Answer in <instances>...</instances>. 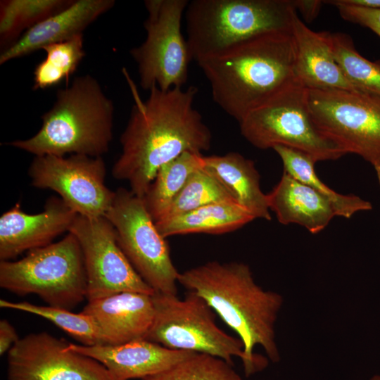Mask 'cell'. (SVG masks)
Here are the masks:
<instances>
[{"label":"cell","instance_id":"obj_1","mask_svg":"<svg viewBox=\"0 0 380 380\" xmlns=\"http://www.w3.org/2000/svg\"><path fill=\"white\" fill-rule=\"evenodd\" d=\"M130 87L134 101L112 175L128 182L129 190L144 198L163 165L186 151L209 150L212 134L194 106L197 87L163 90L155 86L144 101L132 82Z\"/></svg>","mask_w":380,"mask_h":380},{"label":"cell","instance_id":"obj_2","mask_svg":"<svg viewBox=\"0 0 380 380\" xmlns=\"http://www.w3.org/2000/svg\"><path fill=\"white\" fill-rule=\"evenodd\" d=\"M178 282L201 296L238 334L243 345L246 376L267 365L266 357L254 353L256 346L272 362L279 361L274 327L283 298L260 286L247 264L207 262L179 272Z\"/></svg>","mask_w":380,"mask_h":380},{"label":"cell","instance_id":"obj_3","mask_svg":"<svg viewBox=\"0 0 380 380\" xmlns=\"http://www.w3.org/2000/svg\"><path fill=\"white\" fill-rule=\"evenodd\" d=\"M295 42L289 32L262 34L198 63L213 101L238 122L295 78Z\"/></svg>","mask_w":380,"mask_h":380},{"label":"cell","instance_id":"obj_4","mask_svg":"<svg viewBox=\"0 0 380 380\" xmlns=\"http://www.w3.org/2000/svg\"><path fill=\"white\" fill-rule=\"evenodd\" d=\"M114 106L96 78L84 75L58 90L53 106L42 115L32 137L6 145L35 156L67 154L101 157L113 139Z\"/></svg>","mask_w":380,"mask_h":380},{"label":"cell","instance_id":"obj_5","mask_svg":"<svg viewBox=\"0 0 380 380\" xmlns=\"http://www.w3.org/2000/svg\"><path fill=\"white\" fill-rule=\"evenodd\" d=\"M293 0H193L185 11L187 43L197 63L252 38L289 32Z\"/></svg>","mask_w":380,"mask_h":380},{"label":"cell","instance_id":"obj_6","mask_svg":"<svg viewBox=\"0 0 380 380\" xmlns=\"http://www.w3.org/2000/svg\"><path fill=\"white\" fill-rule=\"evenodd\" d=\"M0 286L19 296L37 295L48 305L72 310L87 299V274L77 237L28 251L16 261L0 262Z\"/></svg>","mask_w":380,"mask_h":380},{"label":"cell","instance_id":"obj_7","mask_svg":"<svg viewBox=\"0 0 380 380\" xmlns=\"http://www.w3.org/2000/svg\"><path fill=\"white\" fill-rule=\"evenodd\" d=\"M241 135L265 150L283 146L302 151L317 163L344 153L317 128L311 116L308 90L296 79L239 122Z\"/></svg>","mask_w":380,"mask_h":380},{"label":"cell","instance_id":"obj_8","mask_svg":"<svg viewBox=\"0 0 380 380\" xmlns=\"http://www.w3.org/2000/svg\"><path fill=\"white\" fill-rule=\"evenodd\" d=\"M155 315L145 339L172 350L205 353L233 365L232 357L244 358L243 345L215 323V311L196 293L184 299L154 293Z\"/></svg>","mask_w":380,"mask_h":380},{"label":"cell","instance_id":"obj_9","mask_svg":"<svg viewBox=\"0 0 380 380\" xmlns=\"http://www.w3.org/2000/svg\"><path fill=\"white\" fill-rule=\"evenodd\" d=\"M104 216L113 226L127 258L154 293L177 295L179 272L143 198L118 188Z\"/></svg>","mask_w":380,"mask_h":380},{"label":"cell","instance_id":"obj_10","mask_svg":"<svg viewBox=\"0 0 380 380\" xmlns=\"http://www.w3.org/2000/svg\"><path fill=\"white\" fill-rule=\"evenodd\" d=\"M187 0H146L144 42L129 53L137 65L140 85L145 90L181 88L188 79L192 57L181 25Z\"/></svg>","mask_w":380,"mask_h":380},{"label":"cell","instance_id":"obj_11","mask_svg":"<svg viewBox=\"0 0 380 380\" xmlns=\"http://www.w3.org/2000/svg\"><path fill=\"white\" fill-rule=\"evenodd\" d=\"M308 90L312 120L346 153L380 168V96L363 91Z\"/></svg>","mask_w":380,"mask_h":380},{"label":"cell","instance_id":"obj_12","mask_svg":"<svg viewBox=\"0 0 380 380\" xmlns=\"http://www.w3.org/2000/svg\"><path fill=\"white\" fill-rule=\"evenodd\" d=\"M68 232L77 237L82 251L87 301L125 291L154 293L127 258L105 216L77 215Z\"/></svg>","mask_w":380,"mask_h":380},{"label":"cell","instance_id":"obj_13","mask_svg":"<svg viewBox=\"0 0 380 380\" xmlns=\"http://www.w3.org/2000/svg\"><path fill=\"white\" fill-rule=\"evenodd\" d=\"M28 175L33 186L54 191L80 215L104 216L113 200L115 191L105 183L106 167L102 157L35 156Z\"/></svg>","mask_w":380,"mask_h":380},{"label":"cell","instance_id":"obj_14","mask_svg":"<svg viewBox=\"0 0 380 380\" xmlns=\"http://www.w3.org/2000/svg\"><path fill=\"white\" fill-rule=\"evenodd\" d=\"M46 332L30 334L7 354L8 380H113L98 361Z\"/></svg>","mask_w":380,"mask_h":380},{"label":"cell","instance_id":"obj_15","mask_svg":"<svg viewBox=\"0 0 380 380\" xmlns=\"http://www.w3.org/2000/svg\"><path fill=\"white\" fill-rule=\"evenodd\" d=\"M77 215L56 196L47 199L43 211L37 214H27L20 202L15 203L0 217L1 261L51 243L58 235L69 232Z\"/></svg>","mask_w":380,"mask_h":380},{"label":"cell","instance_id":"obj_16","mask_svg":"<svg viewBox=\"0 0 380 380\" xmlns=\"http://www.w3.org/2000/svg\"><path fill=\"white\" fill-rule=\"evenodd\" d=\"M68 348L100 362L113 380L143 379L168 369L195 353L170 349L146 339L120 345L69 343Z\"/></svg>","mask_w":380,"mask_h":380},{"label":"cell","instance_id":"obj_17","mask_svg":"<svg viewBox=\"0 0 380 380\" xmlns=\"http://www.w3.org/2000/svg\"><path fill=\"white\" fill-rule=\"evenodd\" d=\"M153 295L120 292L88 301L82 312L94 319L107 344L145 339L155 315Z\"/></svg>","mask_w":380,"mask_h":380},{"label":"cell","instance_id":"obj_18","mask_svg":"<svg viewBox=\"0 0 380 380\" xmlns=\"http://www.w3.org/2000/svg\"><path fill=\"white\" fill-rule=\"evenodd\" d=\"M291 34L296 47L295 78L307 89L361 91L343 74L335 60L329 32H315L294 14Z\"/></svg>","mask_w":380,"mask_h":380},{"label":"cell","instance_id":"obj_19","mask_svg":"<svg viewBox=\"0 0 380 380\" xmlns=\"http://www.w3.org/2000/svg\"><path fill=\"white\" fill-rule=\"evenodd\" d=\"M113 0H77L25 32L0 55V64L83 34L84 30L114 5Z\"/></svg>","mask_w":380,"mask_h":380},{"label":"cell","instance_id":"obj_20","mask_svg":"<svg viewBox=\"0 0 380 380\" xmlns=\"http://www.w3.org/2000/svg\"><path fill=\"white\" fill-rule=\"evenodd\" d=\"M267 199L281 224H297L312 234L322 231L336 216L325 197L286 172Z\"/></svg>","mask_w":380,"mask_h":380},{"label":"cell","instance_id":"obj_21","mask_svg":"<svg viewBox=\"0 0 380 380\" xmlns=\"http://www.w3.org/2000/svg\"><path fill=\"white\" fill-rule=\"evenodd\" d=\"M204 167L224 186L237 205L254 219L271 220L267 194L254 162L236 152L203 156Z\"/></svg>","mask_w":380,"mask_h":380},{"label":"cell","instance_id":"obj_22","mask_svg":"<svg viewBox=\"0 0 380 380\" xmlns=\"http://www.w3.org/2000/svg\"><path fill=\"white\" fill-rule=\"evenodd\" d=\"M254 217L234 203H211L162 219L156 225L164 237L188 234H220L235 231Z\"/></svg>","mask_w":380,"mask_h":380},{"label":"cell","instance_id":"obj_23","mask_svg":"<svg viewBox=\"0 0 380 380\" xmlns=\"http://www.w3.org/2000/svg\"><path fill=\"white\" fill-rule=\"evenodd\" d=\"M203 166L202 153L186 151L158 170L143 198L155 222L166 214L190 175Z\"/></svg>","mask_w":380,"mask_h":380},{"label":"cell","instance_id":"obj_24","mask_svg":"<svg viewBox=\"0 0 380 380\" xmlns=\"http://www.w3.org/2000/svg\"><path fill=\"white\" fill-rule=\"evenodd\" d=\"M272 149L281 158L284 172L325 197L332 204L336 216L350 218L357 212L372 208L369 201L357 196L341 194L329 188L317 175L316 162L306 153L283 146H277Z\"/></svg>","mask_w":380,"mask_h":380},{"label":"cell","instance_id":"obj_25","mask_svg":"<svg viewBox=\"0 0 380 380\" xmlns=\"http://www.w3.org/2000/svg\"><path fill=\"white\" fill-rule=\"evenodd\" d=\"M72 2V0L1 1V44L9 47L21 37L23 32L63 10Z\"/></svg>","mask_w":380,"mask_h":380},{"label":"cell","instance_id":"obj_26","mask_svg":"<svg viewBox=\"0 0 380 380\" xmlns=\"http://www.w3.org/2000/svg\"><path fill=\"white\" fill-rule=\"evenodd\" d=\"M43 50L46 57L34 68L33 89L50 88L64 80L68 85L85 56L83 34L46 46Z\"/></svg>","mask_w":380,"mask_h":380},{"label":"cell","instance_id":"obj_27","mask_svg":"<svg viewBox=\"0 0 380 380\" xmlns=\"http://www.w3.org/2000/svg\"><path fill=\"white\" fill-rule=\"evenodd\" d=\"M2 308H9L29 312L44 317L63 329L84 346L107 344L103 335L94 319L86 314L75 313L69 310L37 305L23 302L0 300Z\"/></svg>","mask_w":380,"mask_h":380},{"label":"cell","instance_id":"obj_28","mask_svg":"<svg viewBox=\"0 0 380 380\" xmlns=\"http://www.w3.org/2000/svg\"><path fill=\"white\" fill-rule=\"evenodd\" d=\"M329 39L335 60L350 82L361 91L380 96V61L360 55L344 33L329 32Z\"/></svg>","mask_w":380,"mask_h":380},{"label":"cell","instance_id":"obj_29","mask_svg":"<svg viewBox=\"0 0 380 380\" xmlns=\"http://www.w3.org/2000/svg\"><path fill=\"white\" fill-rule=\"evenodd\" d=\"M217 203H236L220 182L203 166L190 175L160 220Z\"/></svg>","mask_w":380,"mask_h":380},{"label":"cell","instance_id":"obj_30","mask_svg":"<svg viewBox=\"0 0 380 380\" xmlns=\"http://www.w3.org/2000/svg\"><path fill=\"white\" fill-rule=\"evenodd\" d=\"M141 380H242L224 360L194 353L185 360L157 374Z\"/></svg>","mask_w":380,"mask_h":380},{"label":"cell","instance_id":"obj_31","mask_svg":"<svg viewBox=\"0 0 380 380\" xmlns=\"http://www.w3.org/2000/svg\"><path fill=\"white\" fill-rule=\"evenodd\" d=\"M334 6L344 20L369 28L380 37V9H369L345 5L337 0L323 1Z\"/></svg>","mask_w":380,"mask_h":380},{"label":"cell","instance_id":"obj_32","mask_svg":"<svg viewBox=\"0 0 380 380\" xmlns=\"http://www.w3.org/2000/svg\"><path fill=\"white\" fill-rule=\"evenodd\" d=\"M13 326L6 319L0 321V354L4 355L19 341Z\"/></svg>","mask_w":380,"mask_h":380},{"label":"cell","instance_id":"obj_33","mask_svg":"<svg viewBox=\"0 0 380 380\" xmlns=\"http://www.w3.org/2000/svg\"><path fill=\"white\" fill-rule=\"evenodd\" d=\"M323 4V1L319 0H293L296 11H299L308 23L318 15Z\"/></svg>","mask_w":380,"mask_h":380},{"label":"cell","instance_id":"obj_34","mask_svg":"<svg viewBox=\"0 0 380 380\" xmlns=\"http://www.w3.org/2000/svg\"><path fill=\"white\" fill-rule=\"evenodd\" d=\"M337 1L352 6L380 9V0H337Z\"/></svg>","mask_w":380,"mask_h":380},{"label":"cell","instance_id":"obj_35","mask_svg":"<svg viewBox=\"0 0 380 380\" xmlns=\"http://www.w3.org/2000/svg\"><path fill=\"white\" fill-rule=\"evenodd\" d=\"M375 170L376 172V175H377L379 182L380 184V168H376V169H375Z\"/></svg>","mask_w":380,"mask_h":380},{"label":"cell","instance_id":"obj_36","mask_svg":"<svg viewBox=\"0 0 380 380\" xmlns=\"http://www.w3.org/2000/svg\"><path fill=\"white\" fill-rule=\"evenodd\" d=\"M370 380H380V376L379 375L374 376Z\"/></svg>","mask_w":380,"mask_h":380}]
</instances>
